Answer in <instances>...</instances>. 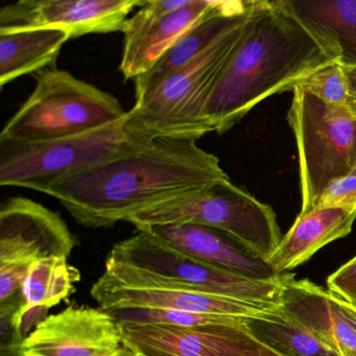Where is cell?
Masks as SVG:
<instances>
[{"label": "cell", "mask_w": 356, "mask_h": 356, "mask_svg": "<svg viewBox=\"0 0 356 356\" xmlns=\"http://www.w3.org/2000/svg\"><path fill=\"white\" fill-rule=\"evenodd\" d=\"M189 137H158L51 187L70 216L87 228H111L158 204L229 178L213 154Z\"/></svg>", "instance_id": "cell-1"}, {"label": "cell", "mask_w": 356, "mask_h": 356, "mask_svg": "<svg viewBox=\"0 0 356 356\" xmlns=\"http://www.w3.org/2000/svg\"><path fill=\"white\" fill-rule=\"evenodd\" d=\"M332 62L279 0H254L243 35L206 103L209 133L224 134L258 104L293 90L301 79Z\"/></svg>", "instance_id": "cell-2"}, {"label": "cell", "mask_w": 356, "mask_h": 356, "mask_svg": "<svg viewBox=\"0 0 356 356\" xmlns=\"http://www.w3.org/2000/svg\"><path fill=\"white\" fill-rule=\"evenodd\" d=\"M127 114L111 93L54 67L37 72L34 91L0 133V143L68 138L120 122Z\"/></svg>", "instance_id": "cell-3"}, {"label": "cell", "mask_w": 356, "mask_h": 356, "mask_svg": "<svg viewBox=\"0 0 356 356\" xmlns=\"http://www.w3.org/2000/svg\"><path fill=\"white\" fill-rule=\"evenodd\" d=\"M153 140L124 120L68 138L43 143H0V185L45 193L51 187L138 151Z\"/></svg>", "instance_id": "cell-4"}, {"label": "cell", "mask_w": 356, "mask_h": 356, "mask_svg": "<svg viewBox=\"0 0 356 356\" xmlns=\"http://www.w3.org/2000/svg\"><path fill=\"white\" fill-rule=\"evenodd\" d=\"M137 230L159 225L191 224L220 231L268 261L282 235L274 210L230 179L147 208L129 218Z\"/></svg>", "instance_id": "cell-5"}, {"label": "cell", "mask_w": 356, "mask_h": 356, "mask_svg": "<svg viewBox=\"0 0 356 356\" xmlns=\"http://www.w3.org/2000/svg\"><path fill=\"white\" fill-rule=\"evenodd\" d=\"M248 20L218 39L159 87L136 99L134 107L128 111L129 126L152 139H200L208 134L203 118L206 103Z\"/></svg>", "instance_id": "cell-6"}, {"label": "cell", "mask_w": 356, "mask_h": 356, "mask_svg": "<svg viewBox=\"0 0 356 356\" xmlns=\"http://www.w3.org/2000/svg\"><path fill=\"white\" fill-rule=\"evenodd\" d=\"M291 91L287 120L299 154L300 213H305L333 180L355 170L356 116L301 89Z\"/></svg>", "instance_id": "cell-7"}, {"label": "cell", "mask_w": 356, "mask_h": 356, "mask_svg": "<svg viewBox=\"0 0 356 356\" xmlns=\"http://www.w3.org/2000/svg\"><path fill=\"white\" fill-rule=\"evenodd\" d=\"M108 257L180 289L277 306L281 305L283 289L291 275L283 274L276 280L245 278L172 249L143 230L116 243Z\"/></svg>", "instance_id": "cell-8"}, {"label": "cell", "mask_w": 356, "mask_h": 356, "mask_svg": "<svg viewBox=\"0 0 356 356\" xmlns=\"http://www.w3.org/2000/svg\"><path fill=\"white\" fill-rule=\"evenodd\" d=\"M76 238L58 212L24 197L0 207V314L16 312L29 268L49 257H70Z\"/></svg>", "instance_id": "cell-9"}, {"label": "cell", "mask_w": 356, "mask_h": 356, "mask_svg": "<svg viewBox=\"0 0 356 356\" xmlns=\"http://www.w3.org/2000/svg\"><path fill=\"white\" fill-rule=\"evenodd\" d=\"M103 310L115 308H161L193 314L257 318L280 306L251 303L208 295L168 284L151 273L108 257L105 272L91 289Z\"/></svg>", "instance_id": "cell-10"}, {"label": "cell", "mask_w": 356, "mask_h": 356, "mask_svg": "<svg viewBox=\"0 0 356 356\" xmlns=\"http://www.w3.org/2000/svg\"><path fill=\"white\" fill-rule=\"evenodd\" d=\"M245 322L195 327L120 325L122 346L136 356H280L255 339Z\"/></svg>", "instance_id": "cell-11"}, {"label": "cell", "mask_w": 356, "mask_h": 356, "mask_svg": "<svg viewBox=\"0 0 356 356\" xmlns=\"http://www.w3.org/2000/svg\"><path fill=\"white\" fill-rule=\"evenodd\" d=\"M145 0H20L0 10V33L58 29L70 39L122 32Z\"/></svg>", "instance_id": "cell-12"}, {"label": "cell", "mask_w": 356, "mask_h": 356, "mask_svg": "<svg viewBox=\"0 0 356 356\" xmlns=\"http://www.w3.org/2000/svg\"><path fill=\"white\" fill-rule=\"evenodd\" d=\"M122 347L120 325L102 308L86 306L47 316L22 343L26 356H110Z\"/></svg>", "instance_id": "cell-13"}, {"label": "cell", "mask_w": 356, "mask_h": 356, "mask_svg": "<svg viewBox=\"0 0 356 356\" xmlns=\"http://www.w3.org/2000/svg\"><path fill=\"white\" fill-rule=\"evenodd\" d=\"M213 1L193 0L175 13L156 16L139 9L124 22V49L120 70L124 80H136L149 72L176 41L191 29Z\"/></svg>", "instance_id": "cell-14"}, {"label": "cell", "mask_w": 356, "mask_h": 356, "mask_svg": "<svg viewBox=\"0 0 356 356\" xmlns=\"http://www.w3.org/2000/svg\"><path fill=\"white\" fill-rule=\"evenodd\" d=\"M172 249L216 268L254 280H276L278 274L266 260L220 231L191 224L159 225L143 229Z\"/></svg>", "instance_id": "cell-15"}, {"label": "cell", "mask_w": 356, "mask_h": 356, "mask_svg": "<svg viewBox=\"0 0 356 356\" xmlns=\"http://www.w3.org/2000/svg\"><path fill=\"white\" fill-rule=\"evenodd\" d=\"M254 0L213 1L206 13L164 54L155 66L135 80L136 99L159 87L166 79L209 49L218 39L245 24Z\"/></svg>", "instance_id": "cell-16"}, {"label": "cell", "mask_w": 356, "mask_h": 356, "mask_svg": "<svg viewBox=\"0 0 356 356\" xmlns=\"http://www.w3.org/2000/svg\"><path fill=\"white\" fill-rule=\"evenodd\" d=\"M281 309L312 331L341 356H356V326L341 312L334 296L291 274L283 289Z\"/></svg>", "instance_id": "cell-17"}, {"label": "cell", "mask_w": 356, "mask_h": 356, "mask_svg": "<svg viewBox=\"0 0 356 356\" xmlns=\"http://www.w3.org/2000/svg\"><path fill=\"white\" fill-rule=\"evenodd\" d=\"M343 67H356V0H279Z\"/></svg>", "instance_id": "cell-18"}, {"label": "cell", "mask_w": 356, "mask_h": 356, "mask_svg": "<svg viewBox=\"0 0 356 356\" xmlns=\"http://www.w3.org/2000/svg\"><path fill=\"white\" fill-rule=\"evenodd\" d=\"M355 220L356 211L341 208L318 207L299 213L268 262L280 275L293 270L325 245L349 235Z\"/></svg>", "instance_id": "cell-19"}, {"label": "cell", "mask_w": 356, "mask_h": 356, "mask_svg": "<svg viewBox=\"0 0 356 356\" xmlns=\"http://www.w3.org/2000/svg\"><path fill=\"white\" fill-rule=\"evenodd\" d=\"M70 39L58 29L0 33V86L15 79L53 65L63 45Z\"/></svg>", "instance_id": "cell-20"}, {"label": "cell", "mask_w": 356, "mask_h": 356, "mask_svg": "<svg viewBox=\"0 0 356 356\" xmlns=\"http://www.w3.org/2000/svg\"><path fill=\"white\" fill-rule=\"evenodd\" d=\"M79 279L80 273L68 264L66 257L38 260L29 268L22 283L19 307L12 316H0L7 318L17 333L26 314L35 309L49 310L67 299L76 289L74 282Z\"/></svg>", "instance_id": "cell-21"}, {"label": "cell", "mask_w": 356, "mask_h": 356, "mask_svg": "<svg viewBox=\"0 0 356 356\" xmlns=\"http://www.w3.org/2000/svg\"><path fill=\"white\" fill-rule=\"evenodd\" d=\"M245 326L262 345L280 356H341L281 307L248 318Z\"/></svg>", "instance_id": "cell-22"}, {"label": "cell", "mask_w": 356, "mask_h": 356, "mask_svg": "<svg viewBox=\"0 0 356 356\" xmlns=\"http://www.w3.org/2000/svg\"><path fill=\"white\" fill-rule=\"evenodd\" d=\"M118 324L170 325L178 327H195L211 324H234L245 322L241 316H214L193 314L180 310L161 308H115L105 310Z\"/></svg>", "instance_id": "cell-23"}, {"label": "cell", "mask_w": 356, "mask_h": 356, "mask_svg": "<svg viewBox=\"0 0 356 356\" xmlns=\"http://www.w3.org/2000/svg\"><path fill=\"white\" fill-rule=\"evenodd\" d=\"M295 88L301 89L330 105L347 107L349 92L347 76L345 68L339 62H332L301 79Z\"/></svg>", "instance_id": "cell-24"}, {"label": "cell", "mask_w": 356, "mask_h": 356, "mask_svg": "<svg viewBox=\"0 0 356 356\" xmlns=\"http://www.w3.org/2000/svg\"><path fill=\"white\" fill-rule=\"evenodd\" d=\"M318 207L356 211V170L333 180L318 197Z\"/></svg>", "instance_id": "cell-25"}, {"label": "cell", "mask_w": 356, "mask_h": 356, "mask_svg": "<svg viewBox=\"0 0 356 356\" xmlns=\"http://www.w3.org/2000/svg\"><path fill=\"white\" fill-rule=\"evenodd\" d=\"M328 291L356 309V256L327 280Z\"/></svg>", "instance_id": "cell-26"}, {"label": "cell", "mask_w": 356, "mask_h": 356, "mask_svg": "<svg viewBox=\"0 0 356 356\" xmlns=\"http://www.w3.org/2000/svg\"><path fill=\"white\" fill-rule=\"evenodd\" d=\"M193 0H145L139 9L151 15L163 16L188 7Z\"/></svg>", "instance_id": "cell-27"}, {"label": "cell", "mask_w": 356, "mask_h": 356, "mask_svg": "<svg viewBox=\"0 0 356 356\" xmlns=\"http://www.w3.org/2000/svg\"><path fill=\"white\" fill-rule=\"evenodd\" d=\"M345 68L348 80L347 108L356 116V67Z\"/></svg>", "instance_id": "cell-28"}, {"label": "cell", "mask_w": 356, "mask_h": 356, "mask_svg": "<svg viewBox=\"0 0 356 356\" xmlns=\"http://www.w3.org/2000/svg\"><path fill=\"white\" fill-rule=\"evenodd\" d=\"M334 296V295H333ZM335 301H337V305L341 308V312L351 321L352 324L355 325L356 326V309H354L353 307L349 305V304L343 302V300L337 298V296H334Z\"/></svg>", "instance_id": "cell-29"}, {"label": "cell", "mask_w": 356, "mask_h": 356, "mask_svg": "<svg viewBox=\"0 0 356 356\" xmlns=\"http://www.w3.org/2000/svg\"><path fill=\"white\" fill-rule=\"evenodd\" d=\"M118 356H136L135 355L133 352H131L130 350L127 349V348H124V346H122V348H120V351H118Z\"/></svg>", "instance_id": "cell-30"}, {"label": "cell", "mask_w": 356, "mask_h": 356, "mask_svg": "<svg viewBox=\"0 0 356 356\" xmlns=\"http://www.w3.org/2000/svg\"><path fill=\"white\" fill-rule=\"evenodd\" d=\"M110 356H118V353L113 354V355H110Z\"/></svg>", "instance_id": "cell-31"}, {"label": "cell", "mask_w": 356, "mask_h": 356, "mask_svg": "<svg viewBox=\"0 0 356 356\" xmlns=\"http://www.w3.org/2000/svg\"><path fill=\"white\" fill-rule=\"evenodd\" d=\"M355 170H356V168H355Z\"/></svg>", "instance_id": "cell-32"}]
</instances>
